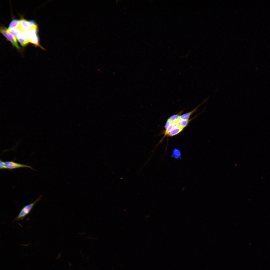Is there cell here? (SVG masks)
Wrapping results in <instances>:
<instances>
[{
  "mask_svg": "<svg viewBox=\"0 0 270 270\" xmlns=\"http://www.w3.org/2000/svg\"><path fill=\"white\" fill-rule=\"evenodd\" d=\"M38 26L36 24L31 27L30 29L26 31V35L28 40L29 42L38 46L44 50V49L40 44L39 38L37 33Z\"/></svg>",
  "mask_w": 270,
  "mask_h": 270,
  "instance_id": "1",
  "label": "cell"
},
{
  "mask_svg": "<svg viewBox=\"0 0 270 270\" xmlns=\"http://www.w3.org/2000/svg\"><path fill=\"white\" fill-rule=\"evenodd\" d=\"M209 98V96L201 104H200L198 106H197L196 108H195L193 110H192L190 112H188L180 116V119L184 120H188L190 116L192 115V114L193 113L197 110L198 108L199 107V106H200L203 103H204V102H206L208 100Z\"/></svg>",
  "mask_w": 270,
  "mask_h": 270,
  "instance_id": "6",
  "label": "cell"
},
{
  "mask_svg": "<svg viewBox=\"0 0 270 270\" xmlns=\"http://www.w3.org/2000/svg\"><path fill=\"white\" fill-rule=\"evenodd\" d=\"M8 31L16 38H18L22 32L18 28L7 29Z\"/></svg>",
  "mask_w": 270,
  "mask_h": 270,
  "instance_id": "9",
  "label": "cell"
},
{
  "mask_svg": "<svg viewBox=\"0 0 270 270\" xmlns=\"http://www.w3.org/2000/svg\"><path fill=\"white\" fill-rule=\"evenodd\" d=\"M178 126L177 123H171L170 125L166 129L164 132V136H167L170 132Z\"/></svg>",
  "mask_w": 270,
  "mask_h": 270,
  "instance_id": "11",
  "label": "cell"
},
{
  "mask_svg": "<svg viewBox=\"0 0 270 270\" xmlns=\"http://www.w3.org/2000/svg\"><path fill=\"white\" fill-rule=\"evenodd\" d=\"M20 20L14 19L10 23L8 29H16L19 26Z\"/></svg>",
  "mask_w": 270,
  "mask_h": 270,
  "instance_id": "7",
  "label": "cell"
},
{
  "mask_svg": "<svg viewBox=\"0 0 270 270\" xmlns=\"http://www.w3.org/2000/svg\"><path fill=\"white\" fill-rule=\"evenodd\" d=\"M21 45L23 46H26L29 42L28 40H25L20 38H17Z\"/></svg>",
  "mask_w": 270,
  "mask_h": 270,
  "instance_id": "13",
  "label": "cell"
},
{
  "mask_svg": "<svg viewBox=\"0 0 270 270\" xmlns=\"http://www.w3.org/2000/svg\"><path fill=\"white\" fill-rule=\"evenodd\" d=\"M173 154L176 156L178 157L180 155V152L178 150L175 149L174 150Z\"/></svg>",
  "mask_w": 270,
  "mask_h": 270,
  "instance_id": "14",
  "label": "cell"
},
{
  "mask_svg": "<svg viewBox=\"0 0 270 270\" xmlns=\"http://www.w3.org/2000/svg\"><path fill=\"white\" fill-rule=\"evenodd\" d=\"M171 123L170 121L168 120L164 126L165 129H166L170 125Z\"/></svg>",
  "mask_w": 270,
  "mask_h": 270,
  "instance_id": "15",
  "label": "cell"
},
{
  "mask_svg": "<svg viewBox=\"0 0 270 270\" xmlns=\"http://www.w3.org/2000/svg\"><path fill=\"white\" fill-rule=\"evenodd\" d=\"M183 129L182 128L178 126L170 132L167 135L171 136H175L181 132Z\"/></svg>",
  "mask_w": 270,
  "mask_h": 270,
  "instance_id": "8",
  "label": "cell"
},
{
  "mask_svg": "<svg viewBox=\"0 0 270 270\" xmlns=\"http://www.w3.org/2000/svg\"><path fill=\"white\" fill-rule=\"evenodd\" d=\"M190 120H180L177 122L178 126L183 129L188 125Z\"/></svg>",
  "mask_w": 270,
  "mask_h": 270,
  "instance_id": "12",
  "label": "cell"
},
{
  "mask_svg": "<svg viewBox=\"0 0 270 270\" xmlns=\"http://www.w3.org/2000/svg\"><path fill=\"white\" fill-rule=\"evenodd\" d=\"M0 32L8 40L11 42L14 46L18 50H20V48L18 44L16 38L8 31L7 29L5 27L1 26Z\"/></svg>",
  "mask_w": 270,
  "mask_h": 270,
  "instance_id": "4",
  "label": "cell"
},
{
  "mask_svg": "<svg viewBox=\"0 0 270 270\" xmlns=\"http://www.w3.org/2000/svg\"><path fill=\"white\" fill-rule=\"evenodd\" d=\"M30 27L28 21L24 18H22L20 20V25L17 28L22 32L28 31Z\"/></svg>",
  "mask_w": 270,
  "mask_h": 270,
  "instance_id": "5",
  "label": "cell"
},
{
  "mask_svg": "<svg viewBox=\"0 0 270 270\" xmlns=\"http://www.w3.org/2000/svg\"><path fill=\"white\" fill-rule=\"evenodd\" d=\"M41 197H40L32 203L24 206L21 210L18 216L14 219V220H22L24 218L29 214L35 205L39 201Z\"/></svg>",
  "mask_w": 270,
  "mask_h": 270,
  "instance_id": "2",
  "label": "cell"
},
{
  "mask_svg": "<svg viewBox=\"0 0 270 270\" xmlns=\"http://www.w3.org/2000/svg\"><path fill=\"white\" fill-rule=\"evenodd\" d=\"M21 168H27L34 170L31 166L25 164L17 163L12 161L3 162L1 160L0 161V169H5L11 170Z\"/></svg>",
  "mask_w": 270,
  "mask_h": 270,
  "instance_id": "3",
  "label": "cell"
},
{
  "mask_svg": "<svg viewBox=\"0 0 270 270\" xmlns=\"http://www.w3.org/2000/svg\"><path fill=\"white\" fill-rule=\"evenodd\" d=\"M28 22L30 27L36 24L35 21L34 20H29Z\"/></svg>",
  "mask_w": 270,
  "mask_h": 270,
  "instance_id": "16",
  "label": "cell"
},
{
  "mask_svg": "<svg viewBox=\"0 0 270 270\" xmlns=\"http://www.w3.org/2000/svg\"><path fill=\"white\" fill-rule=\"evenodd\" d=\"M180 114H174L171 116L168 120L172 123H177L180 120Z\"/></svg>",
  "mask_w": 270,
  "mask_h": 270,
  "instance_id": "10",
  "label": "cell"
}]
</instances>
